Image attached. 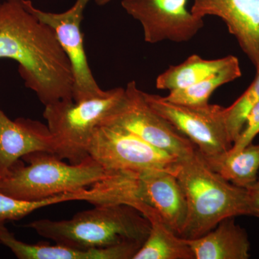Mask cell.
<instances>
[{
	"label": "cell",
	"mask_w": 259,
	"mask_h": 259,
	"mask_svg": "<svg viewBox=\"0 0 259 259\" xmlns=\"http://www.w3.org/2000/svg\"><path fill=\"white\" fill-rule=\"evenodd\" d=\"M0 59L18 63L25 86L44 106L73 100L74 79L69 58L54 30L30 13L23 0L0 3Z\"/></svg>",
	"instance_id": "1"
},
{
	"label": "cell",
	"mask_w": 259,
	"mask_h": 259,
	"mask_svg": "<svg viewBox=\"0 0 259 259\" xmlns=\"http://www.w3.org/2000/svg\"><path fill=\"white\" fill-rule=\"evenodd\" d=\"M28 227L56 244L81 250L108 248L126 243L143 245L151 225L137 209L125 204H95L64 221L44 219Z\"/></svg>",
	"instance_id": "2"
},
{
	"label": "cell",
	"mask_w": 259,
	"mask_h": 259,
	"mask_svg": "<svg viewBox=\"0 0 259 259\" xmlns=\"http://www.w3.org/2000/svg\"><path fill=\"white\" fill-rule=\"evenodd\" d=\"M176 177L187 204L181 238H199L226 218L251 216L246 189L233 185L213 171L197 148L192 156L180 160Z\"/></svg>",
	"instance_id": "3"
},
{
	"label": "cell",
	"mask_w": 259,
	"mask_h": 259,
	"mask_svg": "<svg viewBox=\"0 0 259 259\" xmlns=\"http://www.w3.org/2000/svg\"><path fill=\"white\" fill-rule=\"evenodd\" d=\"M27 166L17 163L0 180V192L23 200H41L88 188L117 172L106 171L88 156L68 164L54 153L37 151L24 156Z\"/></svg>",
	"instance_id": "4"
},
{
	"label": "cell",
	"mask_w": 259,
	"mask_h": 259,
	"mask_svg": "<svg viewBox=\"0 0 259 259\" xmlns=\"http://www.w3.org/2000/svg\"><path fill=\"white\" fill-rule=\"evenodd\" d=\"M125 88L105 91L79 102L60 100L45 106L44 117L56 143L55 155L76 164L88 157L95 129L123 95Z\"/></svg>",
	"instance_id": "5"
},
{
	"label": "cell",
	"mask_w": 259,
	"mask_h": 259,
	"mask_svg": "<svg viewBox=\"0 0 259 259\" xmlns=\"http://www.w3.org/2000/svg\"><path fill=\"white\" fill-rule=\"evenodd\" d=\"M100 125L134 134L180 160L197 150L190 140L148 105L144 92L134 81L127 83L122 98Z\"/></svg>",
	"instance_id": "6"
},
{
	"label": "cell",
	"mask_w": 259,
	"mask_h": 259,
	"mask_svg": "<svg viewBox=\"0 0 259 259\" xmlns=\"http://www.w3.org/2000/svg\"><path fill=\"white\" fill-rule=\"evenodd\" d=\"M106 171L139 176L145 172L163 171L176 175L180 159L122 130L99 125L88 150Z\"/></svg>",
	"instance_id": "7"
},
{
	"label": "cell",
	"mask_w": 259,
	"mask_h": 259,
	"mask_svg": "<svg viewBox=\"0 0 259 259\" xmlns=\"http://www.w3.org/2000/svg\"><path fill=\"white\" fill-rule=\"evenodd\" d=\"M146 102L190 140L203 156L226 152L233 146L228 135L225 107L218 105H185L144 93Z\"/></svg>",
	"instance_id": "8"
},
{
	"label": "cell",
	"mask_w": 259,
	"mask_h": 259,
	"mask_svg": "<svg viewBox=\"0 0 259 259\" xmlns=\"http://www.w3.org/2000/svg\"><path fill=\"white\" fill-rule=\"evenodd\" d=\"M90 1L76 0L67 11L53 13L37 9L30 0H23L24 5L30 13L54 30L61 47L69 58L74 74V102L99 96L105 92L100 88L94 78L83 47L81 23L83 10Z\"/></svg>",
	"instance_id": "9"
},
{
	"label": "cell",
	"mask_w": 259,
	"mask_h": 259,
	"mask_svg": "<svg viewBox=\"0 0 259 259\" xmlns=\"http://www.w3.org/2000/svg\"><path fill=\"white\" fill-rule=\"evenodd\" d=\"M188 0H122L126 13L142 26L148 44L190 41L204 27L203 18L187 8Z\"/></svg>",
	"instance_id": "10"
},
{
	"label": "cell",
	"mask_w": 259,
	"mask_h": 259,
	"mask_svg": "<svg viewBox=\"0 0 259 259\" xmlns=\"http://www.w3.org/2000/svg\"><path fill=\"white\" fill-rule=\"evenodd\" d=\"M191 12L221 18L259 71V0H194Z\"/></svg>",
	"instance_id": "11"
},
{
	"label": "cell",
	"mask_w": 259,
	"mask_h": 259,
	"mask_svg": "<svg viewBox=\"0 0 259 259\" xmlns=\"http://www.w3.org/2000/svg\"><path fill=\"white\" fill-rule=\"evenodd\" d=\"M136 197L159 214L168 228L181 237L187 216L185 194L176 175L163 171L140 175Z\"/></svg>",
	"instance_id": "12"
},
{
	"label": "cell",
	"mask_w": 259,
	"mask_h": 259,
	"mask_svg": "<svg viewBox=\"0 0 259 259\" xmlns=\"http://www.w3.org/2000/svg\"><path fill=\"white\" fill-rule=\"evenodd\" d=\"M56 148L48 126L22 117L11 120L0 109V177L26 155L37 151L55 154Z\"/></svg>",
	"instance_id": "13"
},
{
	"label": "cell",
	"mask_w": 259,
	"mask_h": 259,
	"mask_svg": "<svg viewBox=\"0 0 259 259\" xmlns=\"http://www.w3.org/2000/svg\"><path fill=\"white\" fill-rule=\"evenodd\" d=\"M0 243L20 259H133L142 245L126 243L108 248L81 250L59 244H29L18 241L4 223H0Z\"/></svg>",
	"instance_id": "14"
},
{
	"label": "cell",
	"mask_w": 259,
	"mask_h": 259,
	"mask_svg": "<svg viewBox=\"0 0 259 259\" xmlns=\"http://www.w3.org/2000/svg\"><path fill=\"white\" fill-rule=\"evenodd\" d=\"M194 259H248L250 243L244 228L235 222V218L223 220L203 236L186 239Z\"/></svg>",
	"instance_id": "15"
},
{
	"label": "cell",
	"mask_w": 259,
	"mask_h": 259,
	"mask_svg": "<svg viewBox=\"0 0 259 259\" xmlns=\"http://www.w3.org/2000/svg\"><path fill=\"white\" fill-rule=\"evenodd\" d=\"M136 209L147 218L149 234L133 259H194L185 238H181L165 224L154 209L139 202Z\"/></svg>",
	"instance_id": "16"
},
{
	"label": "cell",
	"mask_w": 259,
	"mask_h": 259,
	"mask_svg": "<svg viewBox=\"0 0 259 259\" xmlns=\"http://www.w3.org/2000/svg\"><path fill=\"white\" fill-rule=\"evenodd\" d=\"M202 157L213 171L237 187L247 190L257 181L259 144H250L235 153L227 151Z\"/></svg>",
	"instance_id": "17"
},
{
	"label": "cell",
	"mask_w": 259,
	"mask_h": 259,
	"mask_svg": "<svg viewBox=\"0 0 259 259\" xmlns=\"http://www.w3.org/2000/svg\"><path fill=\"white\" fill-rule=\"evenodd\" d=\"M234 58V56L230 55L221 59L206 60L193 54L182 64L169 66L160 74L156 79V88L171 92L189 88L216 74Z\"/></svg>",
	"instance_id": "18"
},
{
	"label": "cell",
	"mask_w": 259,
	"mask_h": 259,
	"mask_svg": "<svg viewBox=\"0 0 259 259\" xmlns=\"http://www.w3.org/2000/svg\"><path fill=\"white\" fill-rule=\"evenodd\" d=\"M99 196L98 189L95 187L35 201L15 198L0 192V223L18 221L42 207L67 201L84 200L93 203L99 199Z\"/></svg>",
	"instance_id": "19"
},
{
	"label": "cell",
	"mask_w": 259,
	"mask_h": 259,
	"mask_svg": "<svg viewBox=\"0 0 259 259\" xmlns=\"http://www.w3.org/2000/svg\"><path fill=\"white\" fill-rule=\"evenodd\" d=\"M241 75L239 61L235 56L229 64L216 74L189 88L169 92V95L164 97L168 101L180 105H207L209 97L218 88L238 79Z\"/></svg>",
	"instance_id": "20"
},
{
	"label": "cell",
	"mask_w": 259,
	"mask_h": 259,
	"mask_svg": "<svg viewBox=\"0 0 259 259\" xmlns=\"http://www.w3.org/2000/svg\"><path fill=\"white\" fill-rule=\"evenodd\" d=\"M259 102V71L254 81L231 106L225 108L227 130L231 142H235L243 128L247 116Z\"/></svg>",
	"instance_id": "21"
},
{
	"label": "cell",
	"mask_w": 259,
	"mask_h": 259,
	"mask_svg": "<svg viewBox=\"0 0 259 259\" xmlns=\"http://www.w3.org/2000/svg\"><path fill=\"white\" fill-rule=\"evenodd\" d=\"M258 134L259 102L250 110L249 114L247 116L244 126H243L241 134L228 151L231 153H235L241 151L245 146L252 144V141Z\"/></svg>",
	"instance_id": "22"
},
{
	"label": "cell",
	"mask_w": 259,
	"mask_h": 259,
	"mask_svg": "<svg viewBox=\"0 0 259 259\" xmlns=\"http://www.w3.org/2000/svg\"><path fill=\"white\" fill-rule=\"evenodd\" d=\"M247 191L251 216L259 218V180H257L254 185L247 189Z\"/></svg>",
	"instance_id": "23"
},
{
	"label": "cell",
	"mask_w": 259,
	"mask_h": 259,
	"mask_svg": "<svg viewBox=\"0 0 259 259\" xmlns=\"http://www.w3.org/2000/svg\"><path fill=\"white\" fill-rule=\"evenodd\" d=\"M111 0H96L97 4L99 5H106L107 3H110Z\"/></svg>",
	"instance_id": "24"
},
{
	"label": "cell",
	"mask_w": 259,
	"mask_h": 259,
	"mask_svg": "<svg viewBox=\"0 0 259 259\" xmlns=\"http://www.w3.org/2000/svg\"><path fill=\"white\" fill-rule=\"evenodd\" d=\"M2 177H0V180H1Z\"/></svg>",
	"instance_id": "25"
}]
</instances>
